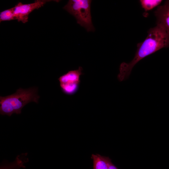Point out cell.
Wrapping results in <instances>:
<instances>
[{
	"label": "cell",
	"mask_w": 169,
	"mask_h": 169,
	"mask_svg": "<svg viewBox=\"0 0 169 169\" xmlns=\"http://www.w3.org/2000/svg\"><path fill=\"white\" fill-rule=\"evenodd\" d=\"M91 158L93 161V169H108L107 164L103 156L92 154Z\"/></svg>",
	"instance_id": "cell-7"
},
{
	"label": "cell",
	"mask_w": 169,
	"mask_h": 169,
	"mask_svg": "<svg viewBox=\"0 0 169 169\" xmlns=\"http://www.w3.org/2000/svg\"><path fill=\"white\" fill-rule=\"evenodd\" d=\"M82 67L77 69L69 71L58 79L62 91L65 94L71 95L78 90L80 83V76L83 74Z\"/></svg>",
	"instance_id": "cell-4"
},
{
	"label": "cell",
	"mask_w": 169,
	"mask_h": 169,
	"mask_svg": "<svg viewBox=\"0 0 169 169\" xmlns=\"http://www.w3.org/2000/svg\"><path fill=\"white\" fill-rule=\"evenodd\" d=\"M38 89L32 87L27 89L19 88L16 92L6 96H0V113L11 116L13 113L19 114L23 108L31 102L38 103L39 96Z\"/></svg>",
	"instance_id": "cell-2"
},
{
	"label": "cell",
	"mask_w": 169,
	"mask_h": 169,
	"mask_svg": "<svg viewBox=\"0 0 169 169\" xmlns=\"http://www.w3.org/2000/svg\"><path fill=\"white\" fill-rule=\"evenodd\" d=\"M103 157L107 164L108 169H119L113 163L111 159L109 157L104 156Z\"/></svg>",
	"instance_id": "cell-10"
},
{
	"label": "cell",
	"mask_w": 169,
	"mask_h": 169,
	"mask_svg": "<svg viewBox=\"0 0 169 169\" xmlns=\"http://www.w3.org/2000/svg\"><path fill=\"white\" fill-rule=\"evenodd\" d=\"M157 24L163 27L169 35V0L158 6L155 12Z\"/></svg>",
	"instance_id": "cell-6"
},
{
	"label": "cell",
	"mask_w": 169,
	"mask_h": 169,
	"mask_svg": "<svg viewBox=\"0 0 169 169\" xmlns=\"http://www.w3.org/2000/svg\"><path fill=\"white\" fill-rule=\"evenodd\" d=\"M161 0H141L140 1L142 8L147 12L158 6L162 2Z\"/></svg>",
	"instance_id": "cell-8"
},
{
	"label": "cell",
	"mask_w": 169,
	"mask_h": 169,
	"mask_svg": "<svg viewBox=\"0 0 169 169\" xmlns=\"http://www.w3.org/2000/svg\"><path fill=\"white\" fill-rule=\"evenodd\" d=\"M15 20L12 8L3 11L0 13V22Z\"/></svg>",
	"instance_id": "cell-9"
},
{
	"label": "cell",
	"mask_w": 169,
	"mask_h": 169,
	"mask_svg": "<svg viewBox=\"0 0 169 169\" xmlns=\"http://www.w3.org/2000/svg\"><path fill=\"white\" fill-rule=\"evenodd\" d=\"M91 1L90 0H69L63 8L74 16L77 23L88 32L95 30L90 12Z\"/></svg>",
	"instance_id": "cell-3"
},
{
	"label": "cell",
	"mask_w": 169,
	"mask_h": 169,
	"mask_svg": "<svg viewBox=\"0 0 169 169\" xmlns=\"http://www.w3.org/2000/svg\"><path fill=\"white\" fill-rule=\"evenodd\" d=\"M51 1L47 0H37L29 4H23L19 2L12 8L15 19L25 23L28 21L29 14L36 9L44 6L47 2Z\"/></svg>",
	"instance_id": "cell-5"
},
{
	"label": "cell",
	"mask_w": 169,
	"mask_h": 169,
	"mask_svg": "<svg viewBox=\"0 0 169 169\" xmlns=\"http://www.w3.org/2000/svg\"><path fill=\"white\" fill-rule=\"evenodd\" d=\"M169 47V35L160 25L151 28L146 38L138 44L137 49L132 60L130 62H122L119 67L117 79L120 82L127 79L134 67L140 61L158 50Z\"/></svg>",
	"instance_id": "cell-1"
}]
</instances>
